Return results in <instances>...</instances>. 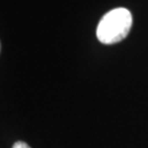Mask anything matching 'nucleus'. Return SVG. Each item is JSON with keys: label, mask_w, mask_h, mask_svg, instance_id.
<instances>
[{"label": "nucleus", "mask_w": 148, "mask_h": 148, "mask_svg": "<svg viewBox=\"0 0 148 148\" xmlns=\"http://www.w3.org/2000/svg\"><path fill=\"white\" fill-rule=\"evenodd\" d=\"M133 16L126 8H115L101 18L97 27V37L102 44L123 41L132 29Z\"/></svg>", "instance_id": "1"}, {"label": "nucleus", "mask_w": 148, "mask_h": 148, "mask_svg": "<svg viewBox=\"0 0 148 148\" xmlns=\"http://www.w3.org/2000/svg\"><path fill=\"white\" fill-rule=\"evenodd\" d=\"M12 148H31L27 143H24V142H16L14 145H13V147Z\"/></svg>", "instance_id": "2"}]
</instances>
